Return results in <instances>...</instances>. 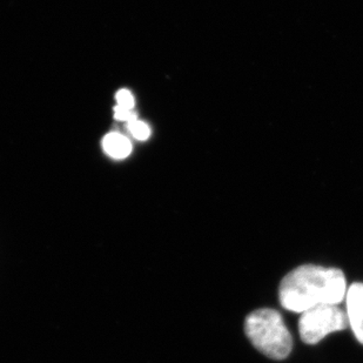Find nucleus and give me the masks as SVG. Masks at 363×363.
I'll use <instances>...</instances> for the list:
<instances>
[{
    "label": "nucleus",
    "mask_w": 363,
    "mask_h": 363,
    "mask_svg": "<svg viewBox=\"0 0 363 363\" xmlns=\"http://www.w3.org/2000/svg\"><path fill=\"white\" fill-rule=\"evenodd\" d=\"M347 294L346 278L337 268L306 264L284 277L279 289L282 307L303 313L320 305H340Z\"/></svg>",
    "instance_id": "f257e3e1"
},
{
    "label": "nucleus",
    "mask_w": 363,
    "mask_h": 363,
    "mask_svg": "<svg viewBox=\"0 0 363 363\" xmlns=\"http://www.w3.org/2000/svg\"><path fill=\"white\" fill-rule=\"evenodd\" d=\"M245 332L250 342L273 360H284L291 354V333L275 309H257L250 314L245 321Z\"/></svg>",
    "instance_id": "f03ea898"
},
{
    "label": "nucleus",
    "mask_w": 363,
    "mask_h": 363,
    "mask_svg": "<svg viewBox=\"0 0 363 363\" xmlns=\"http://www.w3.org/2000/svg\"><path fill=\"white\" fill-rule=\"evenodd\" d=\"M348 325V315L339 305H320L302 313L298 333L303 342L315 345L330 333L345 330Z\"/></svg>",
    "instance_id": "7ed1b4c3"
},
{
    "label": "nucleus",
    "mask_w": 363,
    "mask_h": 363,
    "mask_svg": "<svg viewBox=\"0 0 363 363\" xmlns=\"http://www.w3.org/2000/svg\"><path fill=\"white\" fill-rule=\"evenodd\" d=\"M346 300L350 325L357 341L363 345V284H352L347 291Z\"/></svg>",
    "instance_id": "20e7f679"
},
{
    "label": "nucleus",
    "mask_w": 363,
    "mask_h": 363,
    "mask_svg": "<svg viewBox=\"0 0 363 363\" xmlns=\"http://www.w3.org/2000/svg\"><path fill=\"white\" fill-rule=\"evenodd\" d=\"M103 148L111 158L125 159L132 152V144L123 134L112 132L103 139Z\"/></svg>",
    "instance_id": "39448f33"
},
{
    "label": "nucleus",
    "mask_w": 363,
    "mask_h": 363,
    "mask_svg": "<svg viewBox=\"0 0 363 363\" xmlns=\"http://www.w3.org/2000/svg\"><path fill=\"white\" fill-rule=\"evenodd\" d=\"M127 128L130 130V133L137 140L145 141L147 140L150 135H151V128L148 126L147 123L144 121H139V119H133V121L127 123Z\"/></svg>",
    "instance_id": "423d86ee"
},
{
    "label": "nucleus",
    "mask_w": 363,
    "mask_h": 363,
    "mask_svg": "<svg viewBox=\"0 0 363 363\" xmlns=\"http://www.w3.org/2000/svg\"><path fill=\"white\" fill-rule=\"evenodd\" d=\"M116 99H117L118 106L123 107L127 110H133L134 96L130 91H127V89L118 91L117 94H116Z\"/></svg>",
    "instance_id": "0eeeda50"
},
{
    "label": "nucleus",
    "mask_w": 363,
    "mask_h": 363,
    "mask_svg": "<svg viewBox=\"0 0 363 363\" xmlns=\"http://www.w3.org/2000/svg\"><path fill=\"white\" fill-rule=\"evenodd\" d=\"M114 118L117 121L130 123L133 119H137V114L134 113L133 110H127V108H123V107L118 106L117 105V106L114 107Z\"/></svg>",
    "instance_id": "6e6552de"
}]
</instances>
